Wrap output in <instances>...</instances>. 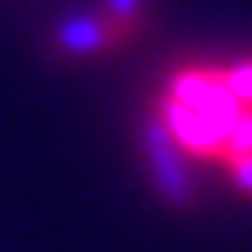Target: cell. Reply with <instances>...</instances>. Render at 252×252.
Returning a JSON list of instances; mask_svg holds the SVG:
<instances>
[{
    "label": "cell",
    "mask_w": 252,
    "mask_h": 252,
    "mask_svg": "<svg viewBox=\"0 0 252 252\" xmlns=\"http://www.w3.org/2000/svg\"><path fill=\"white\" fill-rule=\"evenodd\" d=\"M246 108L223 82V69L210 63L177 65L151 105V118L164 128L190 164L216 167L226 138Z\"/></svg>",
    "instance_id": "1"
},
{
    "label": "cell",
    "mask_w": 252,
    "mask_h": 252,
    "mask_svg": "<svg viewBox=\"0 0 252 252\" xmlns=\"http://www.w3.org/2000/svg\"><path fill=\"white\" fill-rule=\"evenodd\" d=\"M141 158H144L151 187L164 200V206L177 213H190L200 206V187L190 174V160L174 148V141L151 115L141 122Z\"/></svg>",
    "instance_id": "2"
},
{
    "label": "cell",
    "mask_w": 252,
    "mask_h": 252,
    "mask_svg": "<svg viewBox=\"0 0 252 252\" xmlns=\"http://www.w3.org/2000/svg\"><path fill=\"white\" fill-rule=\"evenodd\" d=\"M144 27L134 23H118V20L105 17V13H75L56 23L53 30V49L65 59H92L112 49H125L141 36Z\"/></svg>",
    "instance_id": "3"
},
{
    "label": "cell",
    "mask_w": 252,
    "mask_h": 252,
    "mask_svg": "<svg viewBox=\"0 0 252 252\" xmlns=\"http://www.w3.org/2000/svg\"><path fill=\"white\" fill-rule=\"evenodd\" d=\"M223 69V82L233 92V98L243 105L246 112H252V56H243L236 63L220 65Z\"/></svg>",
    "instance_id": "4"
},
{
    "label": "cell",
    "mask_w": 252,
    "mask_h": 252,
    "mask_svg": "<svg viewBox=\"0 0 252 252\" xmlns=\"http://www.w3.org/2000/svg\"><path fill=\"white\" fill-rule=\"evenodd\" d=\"M223 177H226L229 190H233L239 200L252 203V154H249V158L233 160V164H226V167H223Z\"/></svg>",
    "instance_id": "5"
},
{
    "label": "cell",
    "mask_w": 252,
    "mask_h": 252,
    "mask_svg": "<svg viewBox=\"0 0 252 252\" xmlns=\"http://www.w3.org/2000/svg\"><path fill=\"white\" fill-rule=\"evenodd\" d=\"M102 3H105V17L118 20V23L144 27V7H148V0H102Z\"/></svg>",
    "instance_id": "6"
}]
</instances>
